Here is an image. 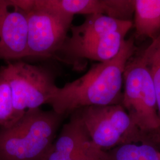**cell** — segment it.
Returning <instances> with one entry per match:
<instances>
[{
  "mask_svg": "<svg viewBox=\"0 0 160 160\" xmlns=\"http://www.w3.org/2000/svg\"><path fill=\"white\" fill-rule=\"evenodd\" d=\"M128 33L116 32L100 38L79 41L69 40L67 38L55 57L63 62H75V65L85 59L106 62L118 55Z\"/></svg>",
  "mask_w": 160,
  "mask_h": 160,
  "instance_id": "8",
  "label": "cell"
},
{
  "mask_svg": "<svg viewBox=\"0 0 160 160\" xmlns=\"http://www.w3.org/2000/svg\"><path fill=\"white\" fill-rule=\"evenodd\" d=\"M63 118L52 109L37 108L12 126L0 128V160H43Z\"/></svg>",
  "mask_w": 160,
  "mask_h": 160,
  "instance_id": "2",
  "label": "cell"
},
{
  "mask_svg": "<svg viewBox=\"0 0 160 160\" xmlns=\"http://www.w3.org/2000/svg\"><path fill=\"white\" fill-rule=\"evenodd\" d=\"M133 23L129 20H121L102 14L86 16L84 22L78 26H72L69 40L93 39L104 37L116 32L131 30Z\"/></svg>",
  "mask_w": 160,
  "mask_h": 160,
  "instance_id": "10",
  "label": "cell"
},
{
  "mask_svg": "<svg viewBox=\"0 0 160 160\" xmlns=\"http://www.w3.org/2000/svg\"><path fill=\"white\" fill-rule=\"evenodd\" d=\"M21 118L14 109L10 87L0 73V128L12 126Z\"/></svg>",
  "mask_w": 160,
  "mask_h": 160,
  "instance_id": "15",
  "label": "cell"
},
{
  "mask_svg": "<svg viewBox=\"0 0 160 160\" xmlns=\"http://www.w3.org/2000/svg\"><path fill=\"white\" fill-rule=\"evenodd\" d=\"M27 12L12 0H0V59L11 61L28 57Z\"/></svg>",
  "mask_w": 160,
  "mask_h": 160,
  "instance_id": "7",
  "label": "cell"
},
{
  "mask_svg": "<svg viewBox=\"0 0 160 160\" xmlns=\"http://www.w3.org/2000/svg\"><path fill=\"white\" fill-rule=\"evenodd\" d=\"M92 142L79 111L76 110L71 114L68 122L62 126L51 150L59 154H71L84 148Z\"/></svg>",
  "mask_w": 160,
  "mask_h": 160,
  "instance_id": "11",
  "label": "cell"
},
{
  "mask_svg": "<svg viewBox=\"0 0 160 160\" xmlns=\"http://www.w3.org/2000/svg\"><path fill=\"white\" fill-rule=\"evenodd\" d=\"M135 49L132 39L125 40L115 57L92 65L80 78L58 87L47 104L64 117L86 107L121 104L123 73Z\"/></svg>",
  "mask_w": 160,
  "mask_h": 160,
  "instance_id": "1",
  "label": "cell"
},
{
  "mask_svg": "<svg viewBox=\"0 0 160 160\" xmlns=\"http://www.w3.org/2000/svg\"><path fill=\"white\" fill-rule=\"evenodd\" d=\"M92 142L108 152L120 145L143 141L144 133L121 104L93 106L78 110Z\"/></svg>",
  "mask_w": 160,
  "mask_h": 160,
  "instance_id": "3",
  "label": "cell"
},
{
  "mask_svg": "<svg viewBox=\"0 0 160 160\" xmlns=\"http://www.w3.org/2000/svg\"><path fill=\"white\" fill-rule=\"evenodd\" d=\"M149 69L157 96L158 113L160 119V33L142 55Z\"/></svg>",
  "mask_w": 160,
  "mask_h": 160,
  "instance_id": "14",
  "label": "cell"
},
{
  "mask_svg": "<svg viewBox=\"0 0 160 160\" xmlns=\"http://www.w3.org/2000/svg\"><path fill=\"white\" fill-rule=\"evenodd\" d=\"M33 6L72 16L102 14L116 19H121L126 11L123 0H33Z\"/></svg>",
  "mask_w": 160,
  "mask_h": 160,
  "instance_id": "9",
  "label": "cell"
},
{
  "mask_svg": "<svg viewBox=\"0 0 160 160\" xmlns=\"http://www.w3.org/2000/svg\"><path fill=\"white\" fill-rule=\"evenodd\" d=\"M43 160H108L107 153L92 142L84 148L69 155H61L50 149Z\"/></svg>",
  "mask_w": 160,
  "mask_h": 160,
  "instance_id": "16",
  "label": "cell"
},
{
  "mask_svg": "<svg viewBox=\"0 0 160 160\" xmlns=\"http://www.w3.org/2000/svg\"><path fill=\"white\" fill-rule=\"evenodd\" d=\"M106 153L108 160H160V151L148 142L120 145Z\"/></svg>",
  "mask_w": 160,
  "mask_h": 160,
  "instance_id": "13",
  "label": "cell"
},
{
  "mask_svg": "<svg viewBox=\"0 0 160 160\" xmlns=\"http://www.w3.org/2000/svg\"><path fill=\"white\" fill-rule=\"evenodd\" d=\"M0 73L10 87L14 107L20 117L47 104L58 87L55 72L45 65L8 62L0 68Z\"/></svg>",
  "mask_w": 160,
  "mask_h": 160,
  "instance_id": "5",
  "label": "cell"
},
{
  "mask_svg": "<svg viewBox=\"0 0 160 160\" xmlns=\"http://www.w3.org/2000/svg\"><path fill=\"white\" fill-rule=\"evenodd\" d=\"M121 104L143 133L160 131V119L154 86L141 56L129 61L123 73Z\"/></svg>",
  "mask_w": 160,
  "mask_h": 160,
  "instance_id": "4",
  "label": "cell"
},
{
  "mask_svg": "<svg viewBox=\"0 0 160 160\" xmlns=\"http://www.w3.org/2000/svg\"><path fill=\"white\" fill-rule=\"evenodd\" d=\"M135 32L138 36L156 38L160 33V0H133Z\"/></svg>",
  "mask_w": 160,
  "mask_h": 160,
  "instance_id": "12",
  "label": "cell"
},
{
  "mask_svg": "<svg viewBox=\"0 0 160 160\" xmlns=\"http://www.w3.org/2000/svg\"><path fill=\"white\" fill-rule=\"evenodd\" d=\"M26 12L28 57H54L68 38L74 16L37 8L33 4Z\"/></svg>",
  "mask_w": 160,
  "mask_h": 160,
  "instance_id": "6",
  "label": "cell"
}]
</instances>
